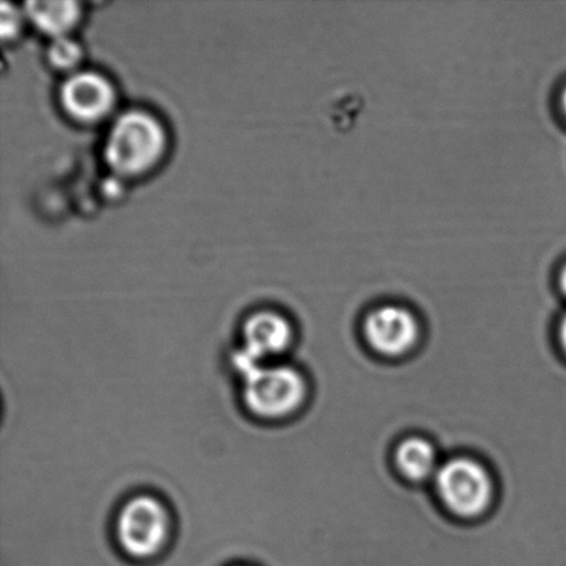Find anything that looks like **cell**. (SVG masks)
<instances>
[{
    "label": "cell",
    "mask_w": 566,
    "mask_h": 566,
    "mask_svg": "<svg viewBox=\"0 0 566 566\" xmlns=\"http://www.w3.org/2000/svg\"><path fill=\"white\" fill-rule=\"evenodd\" d=\"M243 380V402L249 412L262 420H281L302 407L307 387L292 366L251 364L232 359Z\"/></svg>",
    "instance_id": "cell-1"
},
{
    "label": "cell",
    "mask_w": 566,
    "mask_h": 566,
    "mask_svg": "<svg viewBox=\"0 0 566 566\" xmlns=\"http://www.w3.org/2000/svg\"><path fill=\"white\" fill-rule=\"evenodd\" d=\"M164 126L146 111L132 109L116 118L105 138L104 154L111 168L135 176L158 163L165 151Z\"/></svg>",
    "instance_id": "cell-2"
},
{
    "label": "cell",
    "mask_w": 566,
    "mask_h": 566,
    "mask_svg": "<svg viewBox=\"0 0 566 566\" xmlns=\"http://www.w3.org/2000/svg\"><path fill=\"white\" fill-rule=\"evenodd\" d=\"M170 532L169 510L160 499L153 495L133 496L116 517V541L132 558L158 556L168 545Z\"/></svg>",
    "instance_id": "cell-3"
},
{
    "label": "cell",
    "mask_w": 566,
    "mask_h": 566,
    "mask_svg": "<svg viewBox=\"0 0 566 566\" xmlns=\"http://www.w3.org/2000/svg\"><path fill=\"white\" fill-rule=\"evenodd\" d=\"M436 481L442 502L462 517H475L491 502V476L474 460H449L438 470Z\"/></svg>",
    "instance_id": "cell-4"
},
{
    "label": "cell",
    "mask_w": 566,
    "mask_h": 566,
    "mask_svg": "<svg viewBox=\"0 0 566 566\" xmlns=\"http://www.w3.org/2000/svg\"><path fill=\"white\" fill-rule=\"evenodd\" d=\"M242 347L232 359L251 364H271L291 347V322L276 311L262 310L252 314L243 324Z\"/></svg>",
    "instance_id": "cell-5"
},
{
    "label": "cell",
    "mask_w": 566,
    "mask_h": 566,
    "mask_svg": "<svg viewBox=\"0 0 566 566\" xmlns=\"http://www.w3.org/2000/svg\"><path fill=\"white\" fill-rule=\"evenodd\" d=\"M365 336L377 353L402 355L418 342L419 325L410 311L397 305H385L368 315Z\"/></svg>",
    "instance_id": "cell-6"
},
{
    "label": "cell",
    "mask_w": 566,
    "mask_h": 566,
    "mask_svg": "<svg viewBox=\"0 0 566 566\" xmlns=\"http://www.w3.org/2000/svg\"><path fill=\"white\" fill-rule=\"evenodd\" d=\"M61 102L74 118L96 120L113 107L115 94L107 77L97 72L82 71L64 82Z\"/></svg>",
    "instance_id": "cell-7"
},
{
    "label": "cell",
    "mask_w": 566,
    "mask_h": 566,
    "mask_svg": "<svg viewBox=\"0 0 566 566\" xmlns=\"http://www.w3.org/2000/svg\"><path fill=\"white\" fill-rule=\"evenodd\" d=\"M25 13L39 30L57 38L76 24L81 9L74 0H31L25 3Z\"/></svg>",
    "instance_id": "cell-8"
},
{
    "label": "cell",
    "mask_w": 566,
    "mask_h": 566,
    "mask_svg": "<svg viewBox=\"0 0 566 566\" xmlns=\"http://www.w3.org/2000/svg\"><path fill=\"white\" fill-rule=\"evenodd\" d=\"M398 468L405 476L413 481H424L438 473L437 452L429 441L409 438L397 452Z\"/></svg>",
    "instance_id": "cell-9"
},
{
    "label": "cell",
    "mask_w": 566,
    "mask_h": 566,
    "mask_svg": "<svg viewBox=\"0 0 566 566\" xmlns=\"http://www.w3.org/2000/svg\"><path fill=\"white\" fill-rule=\"evenodd\" d=\"M82 49L74 39L66 35L53 39L49 48V60L55 69L69 70L80 63Z\"/></svg>",
    "instance_id": "cell-10"
},
{
    "label": "cell",
    "mask_w": 566,
    "mask_h": 566,
    "mask_svg": "<svg viewBox=\"0 0 566 566\" xmlns=\"http://www.w3.org/2000/svg\"><path fill=\"white\" fill-rule=\"evenodd\" d=\"M21 27V13L14 4L0 3V33L4 39L13 38Z\"/></svg>",
    "instance_id": "cell-11"
},
{
    "label": "cell",
    "mask_w": 566,
    "mask_h": 566,
    "mask_svg": "<svg viewBox=\"0 0 566 566\" xmlns=\"http://www.w3.org/2000/svg\"><path fill=\"white\" fill-rule=\"evenodd\" d=\"M559 335H562L563 346H564L565 352H566V316H565V318L563 321L562 332H559Z\"/></svg>",
    "instance_id": "cell-12"
},
{
    "label": "cell",
    "mask_w": 566,
    "mask_h": 566,
    "mask_svg": "<svg viewBox=\"0 0 566 566\" xmlns=\"http://www.w3.org/2000/svg\"><path fill=\"white\" fill-rule=\"evenodd\" d=\"M559 283H562L563 291L566 294V265L562 271V276H559Z\"/></svg>",
    "instance_id": "cell-13"
},
{
    "label": "cell",
    "mask_w": 566,
    "mask_h": 566,
    "mask_svg": "<svg viewBox=\"0 0 566 566\" xmlns=\"http://www.w3.org/2000/svg\"><path fill=\"white\" fill-rule=\"evenodd\" d=\"M562 103H563V109H564V114L566 116V88L563 93V99H562Z\"/></svg>",
    "instance_id": "cell-14"
}]
</instances>
